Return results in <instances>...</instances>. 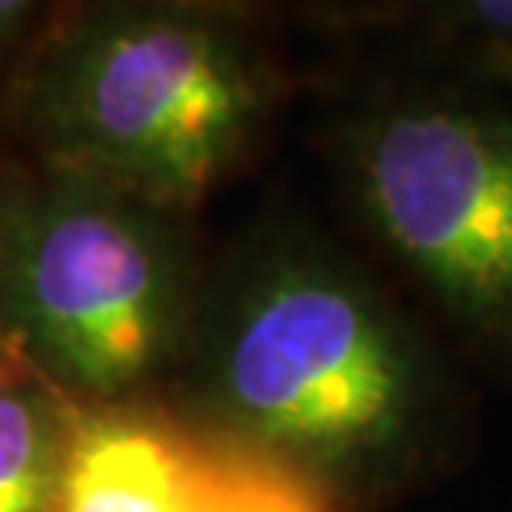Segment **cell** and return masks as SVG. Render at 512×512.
Listing matches in <instances>:
<instances>
[{"instance_id": "obj_1", "label": "cell", "mask_w": 512, "mask_h": 512, "mask_svg": "<svg viewBox=\"0 0 512 512\" xmlns=\"http://www.w3.org/2000/svg\"><path fill=\"white\" fill-rule=\"evenodd\" d=\"M180 413L373 509L456 466L466 393L436 336L320 233L276 223L207 270Z\"/></svg>"}, {"instance_id": "obj_2", "label": "cell", "mask_w": 512, "mask_h": 512, "mask_svg": "<svg viewBox=\"0 0 512 512\" xmlns=\"http://www.w3.org/2000/svg\"><path fill=\"white\" fill-rule=\"evenodd\" d=\"M286 97L237 7L107 4L37 27L4 87L27 157L190 217Z\"/></svg>"}, {"instance_id": "obj_3", "label": "cell", "mask_w": 512, "mask_h": 512, "mask_svg": "<svg viewBox=\"0 0 512 512\" xmlns=\"http://www.w3.org/2000/svg\"><path fill=\"white\" fill-rule=\"evenodd\" d=\"M203 283L183 213L30 157L0 163V333L77 403L177 380Z\"/></svg>"}, {"instance_id": "obj_4", "label": "cell", "mask_w": 512, "mask_h": 512, "mask_svg": "<svg viewBox=\"0 0 512 512\" xmlns=\"http://www.w3.org/2000/svg\"><path fill=\"white\" fill-rule=\"evenodd\" d=\"M336 160L383 253L512 370V100L459 80L396 90L343 117Z\"/></svg>"}, {"instance_id": "obj_5", "label": "cell", "mask_w": 512, "mask_h": 512, "mask_svg": "<svg viewBox=\"0 0 512 512\" xmlns=\"http://www.w3.org/2000/svg\"><path fill=\"white\" fill-rule=\"evenodd\" d=\"M210 456V436L153 399L84 403L50 512H190Z\"/></svg>"}, {"instance_id": "obj_6", "label": "cell", "mask_w": 512, "mask_h": 512, "mask_svg": "<svg viewBox=\"0 0 512 512\" xmlns=\"http://www.w3.org/2000/svg\"><path fill=\"white\" fill-rule=\"evenodd\" d=\"M80 406L0 333V512H50Z\"/></svg>"}, {"instance_id": "obj_7", "label": "cell", "mask_w": 512, "mask_h": 512, "mask_svg": "<svg viewBox=\"0 0 512 512\" xmlns=\"http://www.w3.org/2000/svg\"><path fill=\"white\" fill-rule=\"evenodd\" d=\"M433 47L453 80L486 90H512V0H433L383 14Z\"/></svg>"}, {"instance_id": "obj_8", "label": "cell", "mask_w": 512, "mask_h": 512, "mask_svg": "<svg viewBox=\"0 0 512 512\" xmlns=\"http://www.w3.org/2000/svg\"><path fill=\"white\" fill-rule=\"evenodd\" d=\"M210 443V469L190 512H343L293 469L217 439Z\"/></svg>"}, {"instance_id": "obj_9", "label": "cell", "mask_w": 512, "mask_h": 512, "mask_svg": "<svg viewBox=\"0 0 512 512\" xmlns=\"http://www.w3.org/2000/svg\"><path fill=\"white\" fill-rule=\"evenodd\" d=\"M40 14L34 4H17V0H0V90L7 87L17 60L24 57L30 37L37 34Z\"/></svg>"}]
</instances>
